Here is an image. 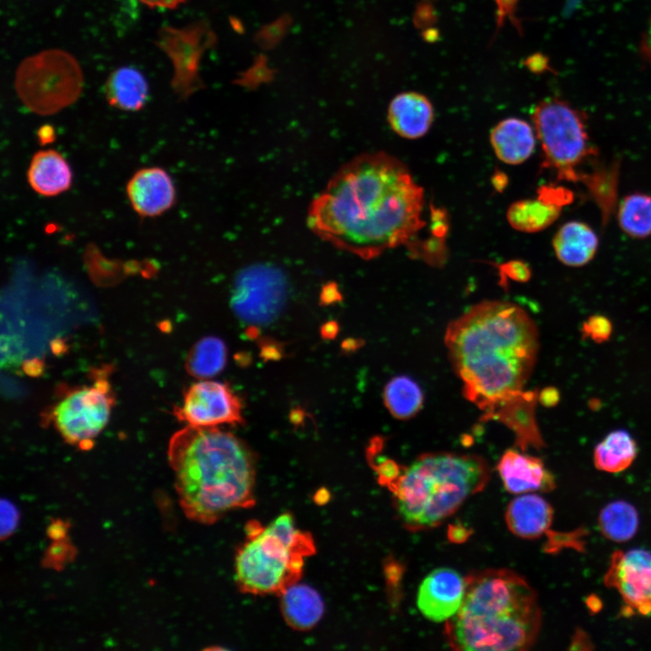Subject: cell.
I'll return each mask as SVG.
<instances>
[{"label": "cell", "instance_id": "obj_1", "mask_svg": "<svg viewBox=\"0 0 651 651\" xmlns=\"http://www.w3.org/2000/svg\"><path fill=\"white\" fill-rule=\"evenodd\" d=\"M424 190L385 152L364 153L333 175L312 201L307 225L320 239L363 259L410 246L426 222Z\"/></svg>", "mask_w": 651, "mask_h": 651}, {"label": "cell", "instance_id": "obj_12", "mask_svg": "<svg viewBox=\"0 0 651 651\" xmlns=\"http://www.w3.org/2000/svg\"><path fill=\"white\" fill-rule=\"evenodd\" d=\"M604 583L618 591L628 613L651 615V552L641 549L614 552Z\"/></svg>", "mask_w": 651, "mask_h": 651}, {"label": "cell", "instance_id": "obj_6", "mask_svg": "<svg viewBox=\"0 0 651 651\" xmlns=\"http://www.w3.org/2000/svg\"><path fill=\"white\" fill-rule=\"evenodd\" d=\"M234 563L235 581L245 593H282L298 581L305 559L316 552L312 536L298 529L289 514L266 526L250 523Z\"/></svg>", "mask_w": 651, "mask_h": 651}, {"label": "cell", "instance_id": "obj_13", "mask_svg": "<svg viewBox=\"0 0 651 651\" xmlns=\"http://www.w3.org/2000/svg\"><path fill=\"white\" fill-rule=\"evenodd\" d=\"M466 590V578L458 571L441 567L430 571L420 584L417 607L433 622H446L460 608Z\"/></svg>", "mask_w": 651, "mask_h": 651}, {"label": "cell", "instance_id": "obj_32", "mask_svg": "<svg viewBox=\"0 0 651 651\" xmlns=\"http://www.w3.org/2000/svg\"><path fill=\"white\" fill-rule=\"evenodd\" d=\"M18 513L8 501L2 504V536L10 534L16 525Z\"/></svg>", "mask_w": 651, "mask_h": 651}, {"label": "cell", "instance_id": "obj_21", "mask_svg": "<svg viewBox=\"0 0 651 651\" xmlns=\"http://www.w3.org/2000/svg\"><path fill=\"white\" fill-rule=\"evenodd\" d=\"M557 259L568 267H582L596 255L599 238L585 222L571 221L560 227L552 240Z\"/></svg>", "mask_w": 651, "mask_h": 651}, {"label": "cell", "instance_id": "obj_29", "mask_svg": "<svg viewBox=\"0 0 651 651\" xmlns=\"http://www.w3.org/2000/svg\"><path fill=\"white\" fill-rule=\"evenodd\" d=\"M226 357V346L221 339L204 337L190 350L185 363L186 370L197 378L212 377L223 369Z\"/></svg>", "mask_w": 651, "mask_h": 651}, {"label": "cell", "instance_id": "obj_4", "mask_svg": "<svg viewBox=\"0 0 651 651\" xmlns=\"http://www.w3.org/2000/svg\"><path fill=\"white\" fill-rule=\"evenodd\" d=\"M457 613L446 621L448 646L464 651L529 649L539 635L542 611L528 581L507 569H487L466 577Z\"/></svg>", "mask_w": 651, "mask_h": 651}, {"label": "cell", "instance_id": "obj_23", "mask_svg": "<svg viewBox=\"0 0 651 651\" xmlns=\"http://www.w3.org/2000/svg\"><path fill=\"white\" fill-rule=\"evenodd\" d=\"M105 93L111 106L126 111H137L146 101L148 85L139 71L121 67L108 77Z\"/></svg>", "mask_w": 651, "mask_h": 651}, {"label": "cell", "instance_id": "obj_8", "mask_svg": "<svg viewBox=\"0 0 651 651\" xmlns=\"http://www.w3.org/2000/svg\"><path fill=\"white\" fill-rule=\"evenodd\" d=\"M82 84L78 61L60 49L44 50L24 59L14 76L18 97L39 115L54 114L75 102Z\"/></svg>", "mask_w": 651, "mask_h": 651}, {"label": "cell", "instance_id": "obj_17", "mask_svg": "<svg viewBox=\"0 0 651 651\" xmlns=\"http://www.w3.org/2000/svg\"><path fill=\"white\" fill-rule=\"evenodd\" d=\"M537 401L536 391H523L514 400L503 404L484 419L497 420L512 429L515 434L516 445L522 451L531 446L540 448L544 442L535 418Z\"/></svg>", "mask_w": 651, "mask_h": 651}, {"label": "cell", "instance_id": "obj_25", "mask_svg": "<svg viewBox=\"0 0 651 651\" xmlns=\"http://www.w3.org/2000/svg\"><path fill=\"white\" fill-rule=\"evenodd\" d=\"M637 454L636 440L625 429L609 432L593 451L595 467L608 473H618L628 468Z\"/></svg>", "mask_w": 651, "mask_h": 651}, {"label": "cell", "instance_id": "obj_11", "mask_svg": "<svg viewBox=\"0 0 651 651\" xmlns=\"http://www.w3.org/2000/svg\"><path fill=\"white\" fill-rule=\"evenodd\" d=\"M175 416L187 426L217 427L243 422L241 403L225 383L200 382L188 388Z\"/></svg>", "mask_w": 651, "mask_h": 651}, {"label": "cell", "instance_id": "obj_26", "mask_svg": "<svg viewBox=\"0 0 651 651\" xmlns=\"http://www.w3.org/2000/svg\"><path fill=\"white\" fill-rule=\"evenodd\" d=\"M424 396L420 385L405 375L391 379L383 390V402L389 412L398 420L414 417L423 405Z\"/></svg>", "mask_w": 651, "mask_h": 651}, {"label": "cell", "instance_id": "obj_34", "mask_svg": "<svg viewBox=\"0 0 651 651\" xmlns=\"http://www.w3.org/2000/svg\"><path fill=\"white\" fill-rule=\"evenodd\" d=\"M150 7L174 8L184 0H139Z\"/></svg>", "mask_w": 651, "mask_h": 651}, {"label": "cell", "instance_id": "obj_7", "mask_svg": "<svg viewBox=\"0 0 651 651\" xmlns=\"http://www.w3.org/2000/svg\"><path fill=\"white\" fill-rule=\"evenodd\" d=\"M532 119L542 150V166L559 180L584 178L580 167L597 155L585 116L568 102L549 98L535 105Z\"/></svg>", "mask_w": 651, "mask_h": 651}, {"label": "cell", "instance_id": "obj_30", "mask_svg": "<svg viewBox=\"0 0 651 651\" xmlns=\"http://www.w3.org/2000/svg\"><path fill=\"white\" fill-rule=\"evenodd\" d=\"M581 333L586 338H590L596 343H602L610 337L612 324L608 317L602 315H594L583 322Z\"/></svg>", "mask_w": 651, "mask_h": 651}, {"label": "cell", "instance_id": "obj_2", "mask_svg": "<svg viewBox=\"0 0 651 651\" xmlns=\"http://www.w3.org/2000/svg\"><path fill=\"white\" fill-rule=\"evenodd\" d=\"M444 340L464 397L484 417L524 391L539 351L534 321L505 300L472 306L449 323Z\"/></svg>", "mask_w": 651, "mask_h": 651}, {"label": "cell", "instance_id": "obj_15", "mask_svg": "<svg viewBox=\"0 0 651 651\" xmlns=\"http://www.w3.org/2000/svg\"><path fill=\"white\" fill-rule=\"evenodd\" d=\"M523 452L511 448L502 455L497 471L505 488L520 495L552 491L555 487L554 477L543 461Z\"/></svg>", "mask_w": 651, "mask_h": 651}, {"label": "cell", "instance_id": "obj_27", "mask_svg": "<svg viewBox=\"0 0 651 651\" xmlns=\"http://www.w3.org/2000/svg\"><path fill=\"white\" fill-rule=\"evenodd\" d=\"M599 530L608 539L622 542L631 539L638 527V514L636 508L626 501H614L599 513Z\"/></svg>", "mask_w": 651, "mask_h": 651}, {"label": "cell", "instance_id": "obj_10", "mask_svg": "<svg viewBox=\"0 0 651 651\" xmlns=\"http://www.w3.org/2000/svg\"><path fill=\"white\" fill-rule=\"evenodd\" d=\"M286 293V280L278 269L268 266L248 268L235 280L231 307L241 320L265 325L280 313Z\"/></svg>", "mask_w": 651, "mask_h": 651}, {"label": "cell", "instance_id": "obj_31", "mask_svg": "<svg viewBox=\"0 0 651 651\" xmlns=\"http://www.w3.org/2000/svg\"><path fill=\"white\" fill-rule=\"evenodd\" d=\"M501 276L517 282H527L531 278V269L521 260H511L500 266Z\"/></svg>", "mask_w": 651, "mask_h": 651}, {"label": "cell", "instance_id": "obj_36", "mask_svg": "<svg viewBox=\"0 0 651 651\" xmlns=\"http://www.w3.org/2000/svg\"><path fill=\"white\" fill-rule=\"evenodd\" d=\"M337 326L334 323H329L326 326L325 331H323V334H326V336H328V335H334L336 333Z\"/></svg>", "mask_w": 651, "mask_h": 651}, {"label": "cell", "instance_id": "obj_22", "mask_svg": "<svg viewBox=\"0 0 651 651\" xmlns=\"http://www.w3.org/2000/svg\"><path fill=\"white\" fill-rule=\"evenodd\" d=\"M279 595L282 615L291 627L307 630L321 619L325 610L324 601L312 587L296 582Z\"/></svg>", "mask_w": 651, "mask_h": 651}, {"label": "cell", "instance_id": "obj_35", "mask_svg": "<svg viewBox=\"0 0 651 651\" xmlns=\"http://www.w3.org/2000/svg\"><path fill=\"white\" fill-rule=\"evenodd\" d=\"M642 52L644 57L651 62V23L642 42Z\"/></svg>", "mask_w": 651, "mask_h": 651}, {"label": "cell", "instance_id": "obj_33", "mask_svg": "<svg viewBox=\"0 0 651 651\" xmlns=\"http://www.w3.org/2000/svg\"><path fill=\"white\" fill-rule=\"evenodd\" d=\"M538 401L545 407H553L560 401V392L554 387H546L538 392Z\"/></svg>", "mask_w": 651, "mask_h": 651}, {"label": "cell", "instance_id": "obj_5", "mask_svg": "<svg viewBox=\"0 0 651 651\" xmlns=\"http://www.w3.org/2000/svg\"><path fill=\"white\" fill-rule=\"evenodd\" d=\"M489 477L487 463L476 455H420L392 480L398 517L412 532L436 527L482 491Z\"/></svg>", "mask_w": 651, "mask_h": 651}, {"label": "cell", "instance_id": "obj_9", "mask_svg": "<svg viewBox=\"0 0 651 651\" xmlns=\"http://www.w3.org/2000/svg\"><path fill=\"white\" fill-rule=\"evenodd\" d=\"M114 402L108 381L98 375L92 384L68 392L52 408L51 420L65 441L90 448L108 423Z\"/></svg>", "mask_w": 651, "mask_h": 651}, {"label": "cell", "instance_id": "obj_20", "mask_svg": "<svg viewBox=\"0 0 651 651\" xmlns=\"http://www.w3.org/2000/svg\"><path fill=\"white\" fill-rule=\"evenodd\" d=\"M27 179L32 189L42 196H55L67 191L72 173L67 160L56 150H42L33 155Z\"/></svg>", "mask_w": 651, "mask_h": 651}, {"label": "cell", "instance_id": "obj_18", "mask_svg": "<svg viewBox=\"0 0 651 651\" xmlns=\"http://www.w3.org/2000/svg\"><path fill=\"white\" fill-rule=\"evenodd\" d=\"M387 118L397 135L416 139L423 137L430 128L434 118L433 107L422 94L403 92L392 99Z\"/></svg>", "mask_w": 651, "mask_h": 651}, {"label": "cell", "instance_id": "obj_3", "mask_svg": "<svg viewBox=\"0 0 651 651\" xmlns=\"http://www.w3.org/2000/svg\"><path fill=\"white\" fill-rule=\"evenodd\" d=\"M167 455L189 519L212 524L231 511L254 505L255 458L232 433L187 426L172 436Z\"/></svg>", "mask_w": 651, "mask_h": 651}, {"label": "cell", "instance_id": "obj_16", "mask_svg": "<svg viewBox=\"0 0 651 651\" xmlns=\"http://www.w3.org/2000/svg\"><path fill=\"white\" fill-rule=\"evenodd\" d=\"M553 510L541 495L526 493L512 500L505 512L509 530L516 536L526 539L539 538L546 533L548 547L552 546L561 533L551 531Z\"/></svg>", "mask_w": 651, "mask_h": 651}, {"label": "cell", "instance_id": "obj_19", "mask_svg": "<svg viewBox=\"0 0 651 651\" xmlns=\"http://www.w3.org/2000/svg\"><path fill=\"white\" fill-rule=\"evenodd\" d=\"M490 142L495 156L508 165H519L527 160L535 148V135L532 126L524 119L509 118L494 127Z\"/></svg>", "mask_w": 651, "mask_h": 651}, {"label": "cell", "instance_id": "obj_24", "mask_svg": "<svg viewBox=\"0 0 651 651\" xmlns=\"http://www.w3.org/2000/svg\"><path fill=\"white\" fill-rule=\"evenodd\" d=\"M561 205L538 195L513 203L506 212L509 224L523 232L541 231L552 225L560 216Z\"/></svg>", "mask_w": 651, "mask_h": 651}, {"label": "cell", "instance_id": "obj_28", "mask_svg": "<svg viewBox=\"0 0 651 651\" xmlns=\"http://www.w3.org/2000/svg\"><path fill=\"white\" fill-rule=\"evenodd\" d=\"M618 222L621 230L634 239L651 235V196L634 193L625 196L618 208Z\"/></svg>", "mask_w": 651, "mask_h": 651}, {"label": "cell", "instance_id": "obj_14", "mask_svg": "<svg viewBox=\"0 0 651 651\" xmlns=\"http://www.w3.org/2000/svg\"><path fill=\"white\" fill-rule=\"evenodd\" d=\"M127 194L134 211L142 217L158 216L175 201L173 181L160 167L137 171L127 184Z\"/></svg>", "mask_w": 651, "mask_h": 651}]
</instances>
